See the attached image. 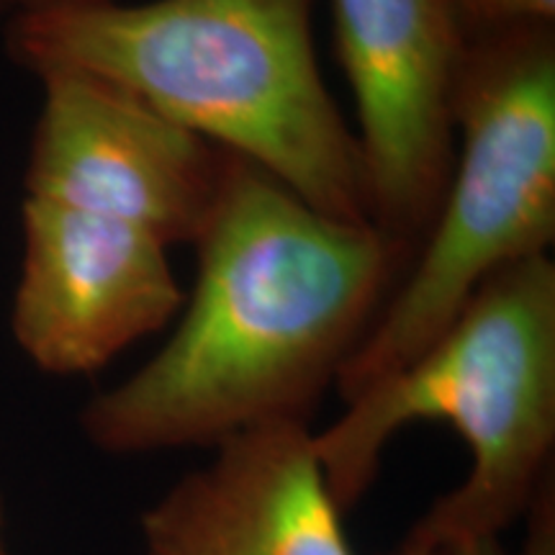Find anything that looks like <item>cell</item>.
<instances>
[{
    "label": "cell",
    "mask_w": 555,
    "mask_h": 555,
    "mask_svg": "<svg viewBox=\"0 0 555 555\" xmlns=\"http://www.w3.org/2000/svg\"><path fill=\"white\" fill-rule=\"evenodd\" d=\"M463 37L555 24V0H453Z\"/></svg>",
    "instance_id": "9"
},
{
    "label": "cell",
    "mask_w": 555,
    "mask_h": 555,
    "mask_svg": "<svg viewBox=\"0 0 555 555\" xmlns=\"http://www.w3.org/2000/svg\"><path fill=\"white\" fill-rule=\"evenodd\" d=\"M11 330L52 376H88L183 309L168 247L127 221L26 196Z\"/></svg>",
    "instance_id": "7"
},
{
    "label": "cell",
    "mask_w": 555,
    "mask_h": 555,
    "mask_svg": "<svg viewBox=\"0 0 555 555\" xmlns=\"http://www.w3.org/2000/svg\"><path fill=\"white\" fill-rule=\"evenodd\" d=\"M455 163L433 224L337 376L352 401L401 371L483 281L555 240V24L466 39Z\"/></svg>",
    "instance_id": "4"
},
{
    "label": "cell",
    "mask_w": 555,
    "mask_h": 555,
    "mask_svg": "<svg viewBox=\"0 0 555 555\" xmlns=\"http://www.w3.org/2000/svg\"><path fill=\"white\" fill-rule=\"evenodd\" d=\"M553 494L551 489H540V494L532 502V535L527 543L525 555H555L553 547ZM393 555H504L499 547V540H470V543H412L401 540V545Z\"/></svg>",
    "instance_id": "10"
},
{
    "label": "cell",
    "mask_w": 555,
    "mask_h": 555,
    "mask_svg": "<svg viewBox=\"0 0 555 555\" xmlns=\"http://www.w3.org/2000/svg\"><path fill=\"white\" fill-rule=\"evenodd\" d=\"M39 80L26 196L127 221L165 247L196 245L217 208L224 150L103 80Z\"/></svg>",
    "instance_id": "6"
},
{
    "label": "cell",
    "mask_w": 555,
    "mask_h": 555,
    "mask_svg": "<svg viewBox=\"0 0 555 555\" xmlns=\"http://www.w3.org/2000/svg\"><path fill=\"white\" fill-rule=\"evenodd\" d=\"M0 555H9V547H5L3 538V504H0Z\"/></svg>",
    "instance_id": "12"
},
{
    "label": "cell",
    "mask_w": 555,
    "mask_h": 555,
    "mask_svg": "<svg viewBox=\"0 0 555 555\" xmlns=\"http://www.w3.org/2000/svg\"><path fill=\"white\" fill-rule=\"evenodd\" d=\"M193 247L196 286L172 337L80 416L103 453L214 448L309 422L409 266L371 221L330 217L227 150Z\"/></svg>",
    "instance_id": "1"
},
{
    "label": "cell",
    "mask_w": 555,
    "mask_h": 555,
    "mask_svg": "<svg viewBox=\"0 0 555 555\" xmlns=\"http://www.w3.org/2000/svg\"><path fill=\"white\" fill-rule=\"evenodd\" d=\"M309 422L245 429L142 517L144 555H352Z\"/></svg>",
    "instance_id": "8"
},
{
    "label": "cell",
    "mask_w": 555,
    "mask_h": 555,
    "mask_svg": "<svg viewBox=\"0 0 555 555\" xmlns=\"http://www.w3.org/2000/svg\"><path fill=\"white\" fill-rule=\"evenodd\" d=\"M358 111L367 217L412 262L455 163L463 37L453 0H332Z\"/></svg>",
    "instance_id": "5"
},
{
    "label": "cell",
    "mask_w": 555,
    "mask_h": 555,
    "mask_svg": "<svg viewBox=\"0 0 555 555\" xmlns=\"http://www.w3.org/2000/svg\"><path fill=\"white\" fill-rule=\"evenodd\" d=\"M67 3H90V0H16V11L47 9V5H67Z\"/></svg>",
    "instance_id": "11"
},
{
    "label": "cell",
    "mask_w": 555,
    "mask_h": 555,
    "mask_svg": "<svg viewBox=\"0 0 555 555\" xmlns=\"http://www.w3.org/2000/svg\"><path fill=\"white\" fill-rule=\"evenodd\" d=\"M314 0H114L24 9L9 54L37 78L75 73L134 95L255 163L319 211L371 221L356 131L324 86Z\"/></svg>",
    "instance_id": "2"
},
{
    "label": "cell",
    "mask_w": 555,
    "mask_h": 555,
    "mask_svg": "<svg viewBox=\"0 0 555 555\" xmlns=\"http://www.w3.org/2000/svg\"><path fill=\"white\" fill-rule=\"evenodd\" d=\"M16 11V0H0V13H13Z\"/></svg>",
    "instance_id": "13"
},
{
    "label": "cell",
    "mask_w": 555,
    "mask_h": 555,
    "mask_svg": "<svg viewBox=\"0 0 555 555\" xmlns=\"http://www.w3.org/2000/svg\"><path fill=\"white\" fill-rule=\"evenodd\" d=\"M420 420L450 422L470 450V470L406 540H499L535 502L555 448V266L547 255L483 281L412 363L314 433L339 509L360 502L391 437Z\"/></svg>",
    "instance_id": "3"
}]
</instances>
